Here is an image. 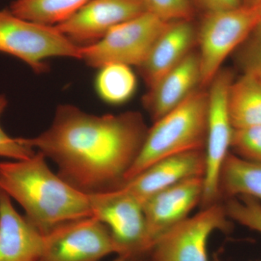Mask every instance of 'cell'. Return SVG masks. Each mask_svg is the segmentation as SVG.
I'll return each instance as SVG.
<instances>
[{
    "mask_svg": "<svg viewBox=\"0 0 261 261\" xmlns=\"http://www.w3.org/2000/svg\"><path fill=\"white\" fill-rule=\"evenodd\" d=\"M225 209L231 221L261 234V202L252 197L240 196L225 200Z\"/></svg>",
    "mask_w": 261,
    "mask_h": 261,
    "instance_id": "obj_21",
    "label": "cell"
},
{
    "mask_svg": "<svg viewBox=\"0 0 261 261\" xmlns=\"http://www.w3.org/2000/svg\"><path fill=\"white\" fill-rule=\"evenodd\" d=\"M117 253L112 235L94 216L73 220L44 235L41 261H99Z\"/></svg>",
    "mask_w": 261,
    "mask_h": 261,
    "instance_id": "obj_10",
    "label": "cell"
},
{
    "mask_svg": "<svg viewBox=\"0 0 261 261\" xmlns=\"http://www.w3.org/2000/svg\"><path fill=\"white\" fill-rule=\"evenodd\" d=\"M147 12L168 22L192 21V0H144Z\"/></svg>",
    "mask_w": 261,
    "mask_h": 261,
    "instance_id": "obj_24",
    "label": "cell"
},
{
    "mask_svg": "<svg viewBox=\"0 0 261 261\" xmlns=\"http://www.w3.org/2000/svg\"><path fill=\"white\" fill-rule=\"evenodd\" d=\"M203 189V177L189 178L159 192L142 204L152 249L163 233L186 219L200 205Z\"/></svg>",
    "mask_w": 261,
    "mask_h": 261,
    "instance_id": "obj_12",
    "label": "cell"
},
{
    "mask_svg": "<svg viewBox=\"0 0 261 261\" xmlns=\"http://www.w3.org/2000/svg\"><path fill=\"white\" fill-rule=\"evenodd\" d=\"M148 129L138 112L96 116L65 104L48 129L22 140L54 161L62 179L92 195L123 186Z\"/></svg>",
    "mask_w": 261,
    "mask_h": 261,
    "instance_id": "obj_1",
    "label": "cell"
},
{
    "mask_svg": "<svg viewBox=\"0 0 261 261\" xmlns=\"http://www.w3.org/2000/svg\"><path fill=\"white\" fill-rule=\"evenodd\" d=\"M43 249L44 235L0 190V261H41Z\"/></svg>",
    "mask_w": 261,
    "mask_h": 261,
    "instance_id": "obj_15",
    "label": "cell"
},
{
    "mask_svg": "<svg viewBox=\"0 0 261 261\" xmlns=\"http://www.w3.org/2000/svg\"><path fill=\"white\" fill-rule=\"evenodd\" d=\"M201 87L198 51H192L153 86L143 99L154 122L174 109Z\"/></svg>",
    "mask_w": 261,
    "mask_h": 261,
    "instance_id": "obj_14",
    "label": "cell"
},
{
    "mask_svg": "<svg viewBox=\"0 0 261 261\" xmlns=\"http://www.w3.org/2000/svg\"><path fill=\"white\" fill-rule=\"evenodd\" d=\"M205 168V149L189 151L151 165L121 188L143 204L149 197L176 184L189 178H204Z\"/></svg>",
    "mask_w": 261,
    "mask_h": 261,
    "instance_id": "obj_13",
    "label": "cell"
},
{
    "mask_svg": "<svg viewBox=\"0 0 261 261\" xmlns=\"http://www.w3.org/2000/svg\"><path fill=\"white\" fill-rule=\"evenodd\" d=\"M230 221L221 202L203 207L163 233L154 243L148 261H209L207 246L211 235L216 231H231Z\"/></svg>",
    "mask_w": 261,
    "mask_h": 261,
    "instance_id": "obj_8",
    "label": "cell"
},
{
    "mask_svg": "<svg viewBox=\"0 0 261 261\" xmlns=\"http://www.w3.org/2000/svg\"><path fill=\"white\" fill-rule=\"evenodd\" d=\"M206 13L221 11L243 6V0H195Z\"/></svg>",
    "mask_w": 261,
    "mask_h": 261,
    "instance_id": "obj_26",
    "label": "cell"
},
{
    "mask_svg": "<svg viewBox=\"0 0 261 261\" xmlns=\"http://www.w3.org/2000/svg\"><path fill=\"white\" fill-rule=\"evenodd\" d=\"M88 195L92 216L109 228L118 256L148 259L152 245L140 201L123 188Z\"/></svg>",
    "mask_w": 261,
    "mask_h": 261,
    "instance_id": "obj_7",
    "label": "cell"
},
{
    "mask_svg": "<svg viewBox=\"0 0 261 261\" xmlns=\"http://www.w3.org/2000/svg\"><path fill=\"white\" fill-rule=\"evenodd\" d=\"M0 51L18 58L37 73L49 70L50 58L81 57V47L56 27L29 21L10 10H0Z\"/></svg>",
    "mask_w": 261,
    "mask_h": 261,
    "instance_id": "obj_4",
    "label": "cell"
},
{
    "mask_svg": "<svg viewBox=\"0 0 261 261\" xmlns=\"http://www.w3.org/2000/svg\"><path fill=\"white\" fill-rule=\"evenodd\" d=\"M261 0H243V5L246 6H255L260 3Z\"/></svg>",
    "mask_w": 261,
    "mask_h": 261,
    "instance_id": "obj_28",
    "label": "cell"
},
{
    "mask_svg": "<svg viewBox=\"0 0 261 261\" xmlns=\"http://www.w3.org/2000/svg\"><path fill=\"white\" fill-rule=\"evenodd\" d=\"M237 61L243 74L261 78V23L236 50Z\"/></svg>",
    "mask_w": 261,
    "mask_h": 261,
    "instance_id": "obj_23",
    "label": "cell"
},
{
    "mask_svg": "<svg viewBox=\"0 0 261 261\" xmlns=\"http://www.w3.org/2000/svg\"><path fill=\"white\" fill-rule=\"evenodd\" d=\"M90 0H14L10 11L29 21L57 27Z\"/></svg>",
    "mask_w": 261,
    "mask_h": 261,
    "instance_id": "obj_19",
    "label": "cell"
},
{
    "mask_svg": "<svg viewBox=\"0 0 261 261\" xmlns=\"http://www.w3.org/2000/svg\"><path fill=\"white\" fill-rule=\"evenodd\" d=\"M147 12L144 0H90L57 28L80 47L89 45L111 29Z\"/></svg>",
    "mask_w": 261,
    "mask_h": 261,
    "instance_id": "obj_11",
    "label": "cell"
},
{
    "mask_svg": "<svg viewBox=\"0 0 261 261\" xmlns=\"http://www.w3.org/2000/svg\"><path fill=\"white\" fill-rule=\"evenodd\" d=\"M258 5V6H259V9H260V18H261V2H260V3H259V4H258V5ZM260 23H261V20H260Z\"/></svg>",
    "mask_w": 261,
    "mask_h": 261,
    "instance_id": "obj_30",
    "label": "cell"
},
{
    "mask_svg": "<svg viewBox=\"0 0 261 261\" xmlns=\"http://www.w3.org/2000/svg\"><path fill=\"white\" fill-rule=\"evenodd\" d=\"M94 89L99 99L112 106L124 104L137 90V77L130 66L108 64L98 68Z\"/></svg>",
    "mask_w": 261,
    "mask_h": 261,
    "instance_id": "obj_20",
    "label": "cell"
},
{
    "mask_svg": "<svg viewBox=\"0 0 261 261\" xmlns=\"http://www.w3.org/2000/svg\"><path fill=\"white\" fill-rule=\"evenodd\" d=\"M197 43L192 21L173 22L160 36L140 66V74L150 88L184 59Z\"/></svg>",
    "mask_w": 261,
    "mask_h": 261,
    "instance_id": "obj_16",
    "label": "cell"
},
{
    "mask_svg": "<svg viewBox=\"0 0 261 261\" xmlns=\"http://www.w3.org/2000/svg\"><path fill=\"white\" fill-rule=\"evenodd\" d=\"M234 80L230 70L221 69L208 86L206 168L202 208L220 202V171L229 153L233 128L228 111V92Z\"/></svg>",
    "mask_w": 261,
    "mask_h": 261,
    "instance_id": "obj_9",
    "label": "cell"
},
{
    "mask_svg": "<svg viewBox=\"0 0 261 261\" xmlns=\"http://www.w3.org/2000/svg\"><path fill=\"white\" fill-rule=\"evenodd\" d=\"M230 148L241 159L261 163V124L233 129Z\"/></svg>",
    "mask_w": 261,
    "mask_h": 261,
    "instance_id": "obj_22",
    "label": "cell"
},
{
    "mask_svg": "<svg viewBox=\"0 0 261 261\" xmlns=\"http://www.w3.org/2000/svg\"><path fill=\"white\" fill-rule=\"evenodd\" d=\"M8 106L7 98L0 94V117ZM35 150L24 143L22 138L10 137L0 125V157L18 161L32 157Z\"/></svg>",
    "mask_w": 261,
    "mask_h": 261,
    "instance_id": "obj_25",
    "label": "cell"
},
{
    "mask_svg": "<svg viewBox=\"0 0 261 261\" xmlns=\"http://www.w3.org/2000/svg\"><path fill=\"white\" fill-rule=\"evenodd\" d=\"M258 5L206 13L197 32L201 87H208L221 65L260 23Z\"/></svg>",
    "mask_w": 261,
    "mask_h": 261,
    "instance_id": "obj_5",
    "label": "cell"
},
{
    "mask_svg": "<svg viewBox=\"0 0 261 261\" xmlns=\"http://www.w3.org/2000/svg\"><path fill=\"white\" fill-rule=\"evenodd\" d=\"M171 23L146 12L114 27L97 42L81 47L80 60L97 69L113 63L140 66Z\"/></svg>",
    "mask_w": 261,
    "mask_h": 261,
    "instance_id": "obj_6",
    "label": "cell"
},
{
    "mask_svg": "<svg viewBox=\"0 0 261 261\" xmlns=\"http://www.w3.org/2000/svg\"><path fill=\"white\" fill-rule=\"evenodd\" d=\"M207 107V92L199 88L177 107L154 121L138 157L126 173L124 184L161 160L205 149Z\"/></svg>",
    "mask_w": 261,
    "mask_h": 261,
    "instance_id": "obj_3",
    "label": "cell"
},
{
    "mask_svg": "<svg viewBox=\"0 0 261 261\" xmlns=\"http://www.w3.org/2000/svg\"><path fill=\"white\" fill-rule=\"evenodd\" d=\"M259 79V78H258ZM260 81H261V78L260 79Z\"/></svg>",
    "mask_w": 261,
    "mask_h": 261,
    "instance_id": "obj_31",
    "label": "cell"
},
{
    "mask_svg": "<svg viewBox=\"0 0 261 261\" xmlns=\"http://www.w3.org/2000/svg\"><path fill=\"white\" fill-rule=\"evenodd\" d=\"M113 261H148V259L136 258V257H128L125 256H118Z\"/></svg>",
    "mask_w": 261,
    "mask_h": 261,
    "instance_id": "obj_27",
    "label": "cell"
},
{
    "mask_svg": "<svg viewBox=\"0 0 261 261\" xmlns=\"http://www.w3.org/2000/svg\"><path fill=\"white\" fill-rule=\"evenodd\" d=\"M228 111L233 129L261 124V81L243 74L228 92Z\"/></svg>",
    "mask_w": 261,
    "mask_h": 261,
    "instance_id": "obj_18",
    "label": "cell"
},
{
    "mask_svg": "<svg viewBox=\"0 0 261 261\" xmlns=\"http://www.w3.org/2000/svg\"><path fill=\"white\" fill-rule=\"evenodd\" d=\"M45 159L37 152L28 159L0 163V190L22 206L25 217L43 235L92 216L89 195L53 173Z\"/></svg>",
    "mask_w": 261,
    "mask_h": 261,
    "instance_id": "obj_2",
    "label": "cell"
},
{
    "mask_svg": "<svg viewBox=\"0 0 261 261\" xmlns=\"http://www.w3.org/2000/svg\"><path fill=\"white\" fill-rule=\"evenodd\" d=\"M219 192L220 200L247 196L261 202V163L229 152L220 171Z\"/></svg>",
    "mask_w": 261,
    "mask_h": 261,
    "instance_id": "obj_17",
    "label": "cell"
},
{
    "mask_svg": "<svg viewBox=\"0 0 261 261\" xmlns=\"http://www.w3.org/2000/svg\"><path fill=\"white\" fill-rule=\"evenodd\" d=\"M211 261H223V260H221V259L219 257L216 256H216H214V258H213V260ZM259 261H261V260H259Z\"/></svg>",
    "mask_w": 261,
    "mask_h": 261,
    "instance_id": "obj_29",
    "label": "cell"
}]
</instances>
